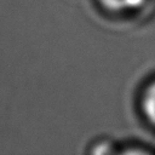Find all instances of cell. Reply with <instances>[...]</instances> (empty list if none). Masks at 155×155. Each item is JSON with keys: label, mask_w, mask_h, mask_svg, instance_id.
<instances>
[{"label": "cell", "mask_w": 155, "mask_h": 155, "mask_svg": "<svg viewBox=\"0 0 155 155\" xmlns=\"http://www.w3.org/2000/svg\"><path fill=\"white\" fill-rule=\"evenodd\" d=\"M145 0H99V2L113 12H125L139 8Z\"/></svg>", "instance_id": "1"}, {"label": "cell", "mask_w": 155, "mask_h": 155, "mask_svg": "<svg viewBox=\"0 0 155 155\" xmlns=\"http://www.w3.org/2000/svg\"><path fill=\"white\" fill-rule=\"evenodd\" d=\"M143 110L147 117L155 124V82L149 86L143 98Z\"/></svg>", "instance_id": "2"}]
</instances>
